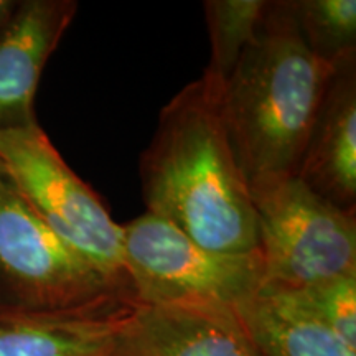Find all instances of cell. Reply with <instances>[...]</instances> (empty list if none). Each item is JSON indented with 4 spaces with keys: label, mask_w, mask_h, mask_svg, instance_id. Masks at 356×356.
<instances>
[{
    "label": "cell",
    "mask_w": 356,
    "mask_h": 356,
    "mask_svg": "<svg viewBox=\"0 0 356 356\" xmlns=\"http://www.w3.org/2000/svg\"><path fill=\"white\" fill-rule=\"evenodd\" d=\"M24 317H35V315H19V314H10V312H3V310H0V322H3V320L24 318Z\"/></svg>",
    "instance_id": "obj_16"
},
{
    "label": "cell",
    "mask_w": 356,
    "mask_h": 356,
    "mask_svg": "<svg viewBox=\"0 0 356 356\" xmlns=\"http://www.w3.org/2000/svg\"><path fill=\"white\" fill-rule=\"evenodd\" d=\"M121 356H264L234 309L134 304Z\"/></svg>",
    "instance_id": "obj_8"
},
{
    "label": "cell",
    "mask_w": 356,
    "mask_h": 356,
    "mask_svg": "<svg viewBox=\"0 0 356 356\" xmlns=\"http://www.w3.org/2000/svg\"><path fill=\"white\" fill-rule=\"evenodd\" d=\"M296 177L340 210H356V68L338 66L312 127Z\"/></svg>",
    "instance_id": "obj_9"
},
{
    "label": "cell",
    "mask_w": 356,
    "mask_h": 356,
    "mask_svg": "<svg viewBox=\"0 0 356 356\" xmlns=\"http://www.w3.org/2000/svg\"><path fill=\"white\" fill-rule=\"evenodd\" d=\"M222 86L204 71L160 111L139 162L142 197L147 213L202 246L246 252L257 248L256 213L226 126Z\"/></svg>",
    "instance_id": "obj_1"
},
{
    "label": "cell",
    "mask_w": 356,
    "mask_h": 356,
    "mask_svg": "<svg viewBox=\"0 0 356 356\" xmlns=\"http://www.w3.org/2000/svg\"><path fill=\"white\" fill-rule=\"evenodd\" d=\"M269 2L264 0H207L203 3L211 42L207 73L222 83L233 73L239 58L254 42Z\"/></svg>",
    "instance_id": "obj_13"
},
{
    "label": "cell",
    "mask_w": 356,
    "mask_h": 356,
    "mask_svg": "<svg viewBox=\"0 0 356 356\" xmlns=\"http://www.w3.org/2000/svg\"><path fill=\"white\" fill-rule=\"evenodd\" d=\"M335 66L310 51L289 2H269L222 86V111L249 190L296 177Z\"/></svg>",
    "instance_id": "obj_2"
},
{
    "label": "cell",
    "mask_w": 356,
    "mask_h": 356,
    "mask_svg": "<svg viewBox=\"0 0 356 356\" xmlns=\"http://www.w3.org/2000/svg\"><path fill=\"white\" fill-rule=\"evenodd\" d=\"M0 167L58 238L132 296L122 259V225L71 170L38 122L0 131Z\"/></svg>",
    "instance_id": "obj_5"
},
{
    "label": "cell",
    "mask_w": 356,
    "mask_h": 356,
    "mask_svg": "<svg viewBox=\"0 0 356 356\" xmlns=\"http://www.w3.org/2000/svg\"><path fill=\"white\" fill-rule=\"evenodd\" d=\"M314 317L356 348V274L289 291Z\"/></svg>",
    "instance_id": "obj_14"
},
{
    "label": "cell",
    "mask_w": 356,
    "mask_h": 356,
    "mask_svg": "<svg viewBox=\"0 0 356 356\" xmlns=\"http://www.w3.org/2000/svg\"><path fill=\"white\" fill-rule=\"evenodd\" d=\"M132 305L3 320L0 356H121V337Z\"/></svg>",
    "instance_id": "obj_10"
},
{
    "label": "cell",
    "mask_w": 356,
    "mask_h": 356,
    "mask_svg": "<svg viewBox=\"0 0 356 356\" xmlns=\"http://www.w3.org/2000/svg\"><path fill=\"white\" fill-rule=\"evenodd\" d=\"M122 259L134 300L140 305L236 309L264 284L257 248L215 251L150 213L122 225Z\"/></svg>",
    "instance_id": "obj_4"
},
{
    "label": "cell",
    "mask_w": 356,
    "mask_h": 356,
    "mask_svg": "<svg viewBox=\"0 0 356 356\" xmlns=\"http://www.w3.org/2000/svg\"><path fill=\"white\" fill-rule=\"evenodd\" d=\"M234 312L264 356H356L289 291L262 286Z\"/></svg>",
    "instance_id": "obj_11"
},
{
    "label": "cell",
    "mask_w": 356,
    "mask_h": 356,
    "mask_svg": "<svg viewBox=\"0 0 356 356\" xmlns=\"http://www.w3.org/2000/svg\"><path fill=\"white\" fill-rule=\"evenodd\" d=\"M289 7L302 38L315 56L335 68L355 58V0H293Z\"/></svg>",
    "instance_id": "obj_12"
},
{
    "label": "cell",
    "mask_w": 356,
    "mask_h": 356,
    "mask_svg": "<svg viewBox=\"0 0 356 356\" xmlns=\"http://www.w3.org/2000/svg\"><path fill=\"white\" fill-rule=\"evenodd\" d=\"M136 304L132 296L48 228L0 167V310L92 314Z\"/></svg>",
    "instance_id": "obj_3"
},
{
    "label": "cell",
    "mask_w": 356,
    "mask_h": 356,
    "mask_svg": "<svg viewBox=\"0 0 356 356\" xmlns=\"http://www.w3.org/2000/svg\"><path fill=\"white\" fill-rule=\"evenodd\" d=\"M17 3L10 2V0H0V29L6 25V22L8 20V17L12 15L13 8H15Z\"/></svg>",
    "instance_id": "obj_15"
},
{
    "label": "cell",
    "mask_w": 356,
    "mask_h": 356,
    "mask_svg": "<svg viewBox=\"0 0 356 356\" xmlns=\"http://www.w3.org/2000/svg\"><path fill=\"white\" fill-rule=\"evenodd\" d=\"M76 10L73 0H26L0 29V131L37 124L40 78Z\"/></svg>",
    "instance_id": "obj_7"
},
{
    "label": "cell",
    "mask_w": 356,
    "mask_h": 356,
    "mask_svg": "<svg viewBox=\"0 0 356 356\" xmlns=\"http://www.w3.org/2000/svg\"><path fill=\"white\" fill-rule=\"evenodd\" d=\"M266 287L299 291L356 274L355 213L340 210L297 177L251 190Z\"/></svg>",
    "instance_id": "obj_6"
}]
</instances>
